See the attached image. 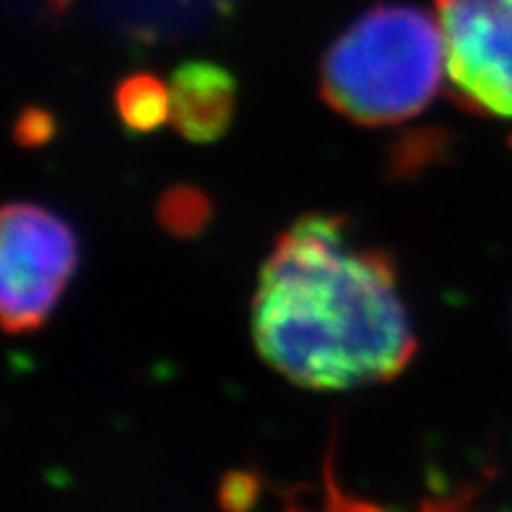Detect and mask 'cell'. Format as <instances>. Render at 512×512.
Listing matches in <instances>:
<instances>
[{
	"mask_svg": "<svg viewBox=\"0 0 512 512\" xmlns=\"http://www.w3.org/2000/svg\"><path fill=\"white\" fill-rule=\"evenodd\" d=\"M252 328L261 356L306 389L387 382L418 349L392 259L358 245L339 216H304L280 235Z\"/></svg>",
	"mask_w": 512,
	"mask_h": 512,
	"instance_id": "6da1fadb",
	"label": "cell"
},
{
	"mask_svg": "<svg viewBox=\"0 0 512 512\" xmlns=\"http://www.w3.org/2000/svg\"><path fill=\"white\" fill-rule=\"evenodd\" d=\"M117 110L131 131L150 133L171 119V91L157 76H128L117 88Z\"/></svg>",
	"mask_w": 512,
	"mask_h": 512,
	"instance_id": "8992f818",
	"label": "cell"
},
{
	"mask_svg": "<svg viewBox=\"0 0 512 512\" xmlns=\"http://www.w3.org/2000/svg\"><path fill=\"white\" fill-rule=\"evenodd\" d=\"M57 8H62V5H67V0H53Z\"/></svg>",
	"mask_w": 512,
	"mask_h": 512,
	"instance_id": "ba28073f",
	"label": "cell"
},
{
	"mask_svg": "<svg viewBox=\"0 0 512 512\" xmlns=\"http://www.w3.org/2000/svg\"><path fill=\"white\" fill-rule=\"evenodd\" d=\"M446 69L439 19L413 5H375L323 57V95L366 126L396 124L425 110Z\"/></svg>",
	"mask_w": 512,
	"mask_h": 512,
	"instance_id": "7a4b0ae2",
	"label": "cell"
},
{
	"mask_svg": "<svg viewBox=\"0 0 512 512\" xmlns=\"http://www.w3.org/2000/svg\"><path fill=\"white\" fill-rule=\"evenodd\" d=\"M207 200L195 190H174L159 204V216L164 226L178 235H190L207 221Z\"/></svg>",
	"mask_w": 512,
	"mask_h": 512,
	"instance_id": "52a82bcc",
	"label": "cell"
},
{
	"mask_svg": "<svg viewBox=\"0 0 512 512\" xmlns=\"http://www.w3.org/2000/svg\"><path fill=\"white\" fill-rule=\"evenodd\" d=\"M446 74L467 110L512 119V0H434Z\"/></svg>",
	"mask_w": 512,
	"mask_h": 512,
	"instance_id": "277c9868",
	"label": "cell"
},
{
	"mask_svg": "<svg viewBox=\"0 0 512 512\" xmlns=\"http://www.w3.org/2000/svg\"><path fill=\"white\" fill-rule=\"evenodd\" d=\"M171 121L185 138L207 143L226 133L235 110V83L211 62H188L169 81Z\"/></svg>",
	"mask_w": 512,
	"mask_h": 512,
	"instance_id": "5b68a950",
	"label": "cell"
},
{
	"mask_svg": "<svg viewBox=\"0 0 512 512\" xmlns=\"http://www.w3.org/2000/svg\"><path fill=\"white\" fill-rule=\"evenodd\" d=\"M79 247L72 228L36 204H8L3 211L0 311L8 332H31L53 311L72 278Z\"/></svg>",
	"mask_w": 512,
	"mask_h": 512,
	"instance_id": "3957f363",
	"label": "cell"
}]
</instances>
